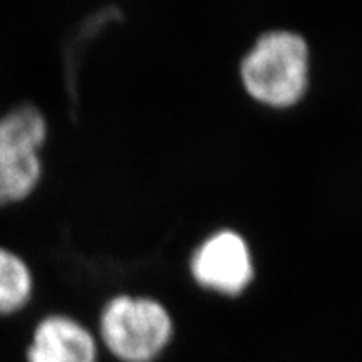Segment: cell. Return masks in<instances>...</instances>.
Returning <instances> with one entry per match:
<instances>
[{
  "label": "cell",
  "instance_id": "1",
  "mask_svg": "<svg viewBox=\"0 0 362 362\" xmlns=\"http://www.w3.org/2000/svg\"><path fill=\"white\" fill-rule=\"evenodd\" d=\"M94 330L117 362H156L173 342L175 319L155 297L119 292L104 300Z\"/></svg>",
  "mask_w": 362,
  "mask_h": 362
},
{
  "label": "cell",
  "instance_id": "2",
  "mask_svg": "<svg viewBox=\"0 0 362 362\" xmlns=\"http://www.w3.org/2000/svg\"><path fill=\"white\" fill-rule=\"evenodd\" d=\"M240 79L259 104L274 110L296 106L309 89V45L292 30L262 34L242 59Z\"/></svg>",
  "mask_w": 362,
  "mask_h": 362
},
{
  "label": "cell",
  "instance_id": "3",
  "mask_svg": "<svg viewBox=\"0 0 362 362\" xmlns=\"http://www.w3.org/2000/svg\"><path fill=\"white\" fill-rule=\"evenodd\" d=\"M49 121L37 104L0 112V210L29 200L42 185Z\"/></svg>",
  "mask_w": 362,
  "mask_h": 362
},
{
  "label": "cell",
  "instance_id": "4",
  "mask_svg": "<svg viewBox=\"0 0 362 362\" xmlns=\"http://www.w3.org/2000/svg\"><path fill=\"white\" fill-rule=\"evenodd\" d=\"M194 284L220 296H240L255 277L252 250L247 240L233 230L211 233L189 257Z\"/></svg>",
  "mask_w": 362,
  "mask_h": 362
},
{
  "label": "cell",
  "instance_id": "5",
  "mask_svg": "<svg viewBox=\"0 0 362 362\" xmlns=\"http://www.w3.org/2000/svg\"><path fill=\"white\" fill-rule=\"evenodd\" d=\"M101 354L94 327L67 312L39 317L25 346V362H99Z\"/></svg>",
  "mask_w": 362,
  "mask_h": 362
},
{
  "label": "cell",
  "instance_id": "6",
  "mask_svg": "<svg viewBox=\"0 0 362 362\" xmlns=\"http://www.w3.org/2000/svg\"><path fill=\"white\" fill-rule=\"evenodd\" d=\"M37 280L33 265L7 245H0V317H16L33 304Z\"/></svg>",
  "mask_w": 362,
  "mask_h": 362
}]
</instances>
